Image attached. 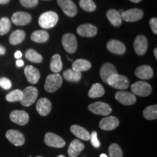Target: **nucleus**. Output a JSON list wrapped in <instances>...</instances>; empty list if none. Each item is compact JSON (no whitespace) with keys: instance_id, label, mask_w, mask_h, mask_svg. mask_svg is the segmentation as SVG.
Segmentation results:
<instances>
[{"instance_id":"obj_44","label":"nucleus","mask_w":157,"mask_h":157,"mask_svg":"<svg viewBox=\"0 0 157 157\" xmlns=\"http://www.w3.org/2000/svg\"><path fill=\"white\" fill-rule=\"evenodd\" d=\"M22 57V52L21 51H17L15 53V58L17 59H20Z\"/></svg>"},{"instance_id":"obj_25","label":"nucleus","mask_w":157,"mask_h":157,"mask_svg":"<svg viewBox=\"0 0 157 157\" xmlns=\"http://www.w3.org/2000/svg\"><path fill=\"white\" fill-rule=\"evenodd\" d=\"M92 64L85 59H77L72 63V69L78 72L87 71L91 68Z\"/></svg>"},{"instance_id":"obj_14","label":"nucleus","mask_w":157,"mask_h":157,"mask_svg":"<svg viewBox=\"0 0 157 157\" xmlns=\"http://www.w3.org/2000/svg\"><path fill=\"white\" fill-rule=\"evenodd\" d=\"M119 125V120L117 117L111 116L102 119L99 123L100 128L103 130L110 131L117 128Z\"/></svg>"},{"instance_id":"obj_7","label":"nucleus","mask_w":157,"mask_h":157,"mask_svg":"<svg viewBox=\"0 0 157 157\" xmlns=\"http://www.w3.org/2000/svg\"><path fill=\"white\" fill-rule=\"evenodd\" d=\"M62 44L65 50L68 53L73 54L77 50V40L72 34H66L62 38Z\"/></svg>"},{"instance_id":"obj_4","label":"nucleus","mask_w":157,"mask_h":157,"mask_svg":"<svg viewBox=\"0 0 157 157\" xmlns=\"http://www.w3.org/2000/svg\"><path fill=\"white\" fill-rule=\"evenodd\" d=\"M38 95V90L36 87L29 86V87H25L23 91V97L20 102L23 106L29 107L35 103Z\"/></svg>"},{"instance_id":"obj_49","label":"nucleus","mask_w":157,"mask_h":157,"mask_svg":"<svg viewBox=\"0 0 157 157\" xmlns=\"http://www.w3.org/2000/svg\"><path fill=\"white\" fill-rule=\"evenodd\" d=\"M58 157H65L63 155H59V156H58Z\"/></svg>"},{"instance_id":"obj_48","label":"nucleus","mask_w":157,"mask_h":157,"mask_svg":"<svg viewBox=\"0 0 157 157\" xmlns=\"http://www.w3.org/2000/svg\"><path fill=\"white\" fill-rule=\"evenodd\" d=\"M100 157H108L107 156V155L106 154H102L101 156H100Z\"/></svg>"},{"instance_id":"obj_47","label":"nucleus","mask_w":157,"mask_h":157,"mask_svg":"<svg viewBox=\"0 0 157 157\" xmlns=\"http://www.w3.org/2000/svg\"><path fill=\"white\" fill-rule=\"evenodd\" d=\"M130 2H134V3H138L140 2L141 0H129Z\"/></svg>"},{"instance_id":"obj_32","label":"nucleus","mask_w":157,"mask_h":157,"mask_svg":"<svg viewBox=\"0 0 157 157\" xmlns=\"http://www.w3.org/2000/svg\"><path fill=\"white\" fill-rule=\"evenodd\" d=\"M143 117L148 120H154L157 118V105H152L146 107L143 111Z\"/></svg>"},{"instance_id":"obj_11","label":"nucleus","mask_w":157,"mask_h":157,"mask_svg":"<svg viewBox=\"0 0 157 157\" xmlns=\"http://www.w3.org/2000/svg\"><path fill=\"white\" fill-rule=\"evenodd\" d=\"M57 2L67 16L72 17L77 14V7L72 0H57Z\"/></svg>"},{"instance_id":"obj_40","label":"nucleus","mask_w":157,"mask_h":157,"mask_svg":"<svg viewBox=\"0 0 157 157\" xmlns=\"http://www.w3.org/2000/svg\"><path fill=\"white\" fill-rule=\"evenodd\" d=\"M0 87L4 90H10L12 87L10 80L6 77L0 78Z\"/></svg>"},{"instance_id":"obj_29","label":"nucleus","mask_w":157,"mask_h":157,"mask_svg":"<svg viewBox=\"0 0 157 157\" xmlns=\"http://www.w3.org/2000/svg\"><path fill=\"white\" fill-rule=\"evenodd\" d=\"M104 94H105V90L103 86L99 83L94 84L88 92V96L90 98L102 97L104 95Z\"/></svg>"},{"instance_id":"obj_41","label":"nucleus","mask_w":157,"mask_h":157,"mask_svg":"<svg viewBox=\"0 0 157 157\" xmlns=\"http://www.w3.org/2000/svg\"><path fill=\"white\" fill-rule=\"evenodd\" d=\"M150 26L151 28L153 33L155 34H157V19L156 17H153L150 20Z\"/></svg>"},{"instance_id":"obj_24","label":"nucleus","mask_w":157,"mask_h":157,"mask_svg":"<svg viewBox=\"0 0 157 157\" xmlns=\"http://www.w3.org/2000/svg\"><path fill=\"white\" fill-rule=\"evenodd\" d=\"M71 132L73 133L76 137L81 139V140L86 141L90 140V132H88L87 129L79 126V125H72L71 127Z\"/></svg>"},{"instance_id":"obj_2","label":"nucleus","mask_w":157,"mask_h":157,"mask_svg":"<svg viewBox=\"0 0 157 157\" xmlns=\"http://www.w3.org/2000/svg\"><path fill=\"white\" fill-rule=\"evenodd\" d=\"M58 21V15L53 11H48L40 15L39 24L43 29H52Z\"/></svg>"},{"instance_id":"obj_19","label":"nucleus","mask_w":157,"mask_h":157,"mask_svg":"<svg viewBox=\"0 0 157 157\" xmlns=\"http://www.w3.org/2000/svg\"><path fill=\"white\" fill-rule=\"evenodd\" d=\"M107 49L113 54L123 55L126 52V47L120 41L112 39L107 43Z\"/></svg>"},{"instance_id":"obj_30","label":"nucleus","mask_w":157,"mask_h":157,"mask_svg":"<svg viewBox=\"0 0 157 157\" xmlns=\"http://www.w3.org/2000/svg\"><path fill=\"white\" fill-rule=\"evenodd\" d=\"M63 77L68 82H77L80 81L82 78V73L81 72L76 71L73 69H67L65 71L63 74Z\"/></svg>"},{"instance_id":"obj_6","label":"nucleus","mask_w":157,"mask_h":157,"mask_svg":"<svg viewBox=\"0 0 157 157\" xmlns=\"http://www.w3.org/2000/svg\"><path fill=\"white\" fill-rule=\"evenodd\" d=\"M88 109L90 112L98 115L108 116L112 111V109L109 104L103 102H95L91 103L88 106Z\"/></svg>"},{"instance_id":"obj_13","label":"nucleus","mask_w":157,"mask_h":157,"mask_svg":"<svg viewBox=\"0 0 157 157\" xmlns=\"http://www.w3.org/2000/svg\"><path fill=\"white\" fill-rule=\"evenodd\" d=\"M115 98L119 103L124 105H133L136 102V96L129 92H117L115 95Z\"/></svg>"},{"instance_id":"obj_36","label":"nucleus","mask_w":157,"mask_h":157,"mask_svg":"<svg viewBox=\"0 0 157 157\" xmlns=\"http://www.w3.org/2000/svg\"><path fill=\"white\" fill-rule=\"evenodd\" d=\"M79 6L87 12H93L96 10V5L93 0H80Z\"/></svg>"},{"instance_id":"obj_16","label":"nucleus","mask_w":157,"mask_h":157,"mask_svg":"<svg viewBox=\"0 0 157 157\" xmlns=\"http://www.w3.org/2000/svg\"><path fill=\"white\" fill-rule=\"evenodd\" d=\"M134 49L138 56H143L146 52L148 49L147 38L143 35H139L135 39Z\"/></svg>"},{"instance_id":"obj_12","label":"nucleus","mask_w":157,"mask_h":157,"mask_svg":"<svg viewBox=\"0 0 157 157\" xmlns=\"http://www.w3.org/2000/svg\"><path fill=\"white\" fill-rule=\"evenodd\" d=\"M7 139L15 146H21L25 143V137L22 132L16 129H10L6 132Z\"/></svg>"},{"instance_id":"obj_3","label":"nucleus","mask_w":157,"mask_h":157,"mask_svg":"<svg viewBox=\"0 0 157 157\" xmlns=\"http://www.w3.org/2000/svg\"><path fill=\"white\" fill-rule=\"evenodd\" d=\"M63 84V78L61 75L58 73H54L48 76L44 84V89L50 93H55L61 87Z\"/></svg>"},{"instance_id":"obj_46","label":"nucleus","mask_w":157,"mask_h":157,"mask_svg":"<svg viewBox=\"0 0 157 157\" xmlns=\"http://www.w3.org/2000/svg\"><path fill=\"white\" fill-rule=\"evenodd\" d=\"M154 54L155 58H156V59H157V49H156V48H155V49H154Z\"/></svg>"},{"instance_id":"obj_42","label":"nucleus","mask_w":157,"mask_h":157,"mask_svg":"<svg viewBox=\"0 0 157 157\" xmlns=\"http://www.w3.org/2000/svg\"><path fill=\"white\" fill-rule=\"evenodd\" d=\"M6 52V48L2 45H0V56L5 55Z\"/></svg>"},{"instance_id":"obj_26","label":"nucleus","mask_w":157,"mask_h":157,"mask_svg":"<svg viewBox=\"0 0 157 157\" xmlns=\"http://www.w3.org/2000/svg\"><path fill=\"white\" fill-rule=\"evenodd\" d=\"M107 18L114 26H119L122 23V19L121 17V13L116 10H109L106 13Z\"/></svg>"},{"instance_id":"obj_33","label":"nucleus","mask_w":157,"mask_h":157,"mask_svg":"<svg viewBox=\"0 0 157 157\" xmlns=\"http://www.w3.org/2000/svg\"><path fill=\"white\" fill-rule=\"evenodd\" d=\"M25 56L27 60H29V61L33 63H41L43 60L42 56L39 53H38L36 51L32 50V49H29V50H27L25 52Z\"/></svg>"},{"instance_id":"obj_9","label":"nucleus","mask_w":157,"mask_h":157,"mask_svg":"<svg viewBox=\"0 0 157 157\" xmlns=\"http://www.w3.org/2000/svg\"><path fill=\"white\" fill-rule=\"evenodd\" d=\"M44 143L47 146L53 148H63L66 145V142L59 135L52 132L46 133L44 136Z\"/></svg>"},{"instance_id":"obj_20","label":"nucleus","mask_w":157,"mask_h":157,"mask_svg":"<svg viewBox=\"0 0 157 157\" xmlns=\"http://www.w3.org/2000/svg\"><path fill=\"white\" fill-rule=\"evenodd\" d=\"M24 74L28 82L31 84H36L40 78L39 71L32 66H25Z\"/></svg>"},{"instance_id":"obj_8","label":"nucleus","mask_w":157,"mask_h":157,"mask_svg":"<svg viewBox=\"0 0 157 157\" xmlns=\"http://www.w3.org/2000/svg\"><path fill=\"white\" fill-rule=\"evenodd\" d=\"M143 16V10L138 8L127 10L121 13V19L126 22H136L142 19Z\"/></svg>"},{"instance_id":"obj_45","label":"nucleus","mask_w":157,"mask_h":157,"mask_svg":"<svg viewBox=\"0 0 157 157\" xmlns=\"http://www.w3.org/2000/svg\"><path fill=\"white\" fill-rule=\"evenodd\" d=\"M10 2V0H0V5H6Z\"/></svg>"},{"instance_id":"obj_28","label":"nucleus","mask_w":157,"mask_h":157,"mask_svg":"<svg viewBox=\"0 0 157 157\" xmlns=\"http://www.w3.org/2000/svg\"><path fill=\"white\" fill-rule=\"evenodd\" d=\"M25 33L23 30H16L12 33L10 36L9 42L12 45L21 44L25 39Z\"/></svg>"},{"instance_id":"obj_50","label":"nucleus","mask_w":157,"mask_h":157,"mask_svg":"<svg viewBox=\"0 0 157 157\" xmlns=\"http://www.w3.org/2000/svg\"><path fill=\"white\" fill-rule=\"evenodd\" d=\"M36 157H42V156H36Z\"/></svg>"},{"instance_id":"obj_34","label":"nucleus","mask_w":157,"mask_h":157,"mask_svg":"<svg viewBox=\"0 0 157 157\" xmlns=\"http://www.w3.org/2000/svg\"><path fill=\"white\" fill-rule=\"evenodd\" d=\"M11 28V22L8 17H2L0 20V35L3 36L9 32Z\"/></svg>"},{"instance_id":"obj_21","label":"nucleus","mask_w":157,"mask_h":157,"mask_svg":"<svg viewBox=\"0 0 157 157\" xmlns=\"http://www.w3.org/2000/svg\"><path fill=\"white\" fill-rule=\"evenodd\" d=\"M135 74L137 78L143 80L149 79L154 76V71H153L152 68L147 65H143V66L137 67L135 69Z\"/></svg>"},{"instance_id":"obj_22","label":"nucleus","mask_w":157,"mask_h":157,"mask_svg":"<svg viewBox=\"0 0 157 157\" xmlns=\"http://www.w3.org/2000/svg\"><path fill=\"white\" fill-rule=\"evenodd\" d=\"M115 74H117V68L113 64L110 63H104L101 68V71H100V76L104 82H106L108 78L110 76Z\"/></svg>"},{"instance_id":"obj_31","label":"nucleus","mask_w":157,"mask_h":157,"mask_svg":"<svg viewBox=\"0 0 157 157\" xmlns=\"http://www.w3.org/2000/svg\"><path fill=\"white\" fill-rule=\"evenodd\" d=\"M63 63L61 58L58 54H56L52 56L50 62V69L53 73H59L62 70Z\"/></svg>"},{"instance_id":"obj_39","label":"nucleus","mask_w":157,"mask_h":157,"mask_svg":"<svg viewBox=\"0 0 157 157\" xmlns=\"http://www.w3.org/2000/svg\"><path fill=\"white\" fill-rule=\"evenodd\" d=\"M90 139L93 147H95V148H99L100 146H101V143H100V141L98 140V134L96 131H93V132L90 134Z\"/></svg>"},{"instance_id":"obj_1","label":"nucleus","mask_w":157,"mask_h":157,"mask_svg":"<svg viewBox=\"0 0 157 157\" xmlns=\"http://www.w3.org/2000/svg\"><path fill=\"white\" fill-rule=\"evenodd\" d=\"M106 82L111 87L121 90L127 89L129 85V82L127 77L118 73L110 76Z\"/></svg>"},{"instance_id":"obj_18","label":"nucleus","mask_w":157,"mask_h":157,"mask_svg":"<svg viewBox=\"0 0 157 157\" xmlns=\"http://www.w3.org/2000/svg\"><path fill=\"white\" fill-rule=\"evenodd\" d=\"M78 34L84 37H93L95 36L98 33V29L95 25L87 23V24H82L77 28Z\"/></svg>"},{"instance_id":"obj_10","label":"nucleus","mask_w":157,"mask_h":157,"mask_svg":"<svg viewBox=\"0 0 157 157\" xmlns=\"http://www.w3.org/2000/svg\"><path fill=\"white\" fill-rule=\"evenodd\" d=\"M10 119L20 126H24L29 122V116L28 113L23 110H14L10 114Z\"/></svg>"},{"instance_id":"obj_17","label":"nucleus","mask_w":157,"mask_h":157,"mask_svg":"<svg viewBox=\"0 0 157 157\" xmlns=\"http://www.w3.org/2000/svg\"><path fill=\"white\" fill-rule=\"evenodd\" d=\"M36 109L39 115L42 117H46L50 113L51 109H52V104L48 98H42L37 102Z\"/></svg>"},{"instance_id":"obj_23","label":"nucleus","mask_w":157,"mask_h":157,"mask_svg":"<svg viewBox=\"0 0 157 157\" xmlns=\"http://www.w3.org/2000/svg\"><path fill=\"white\" fill-rule=\"evenodd\" d=\"M84 149V145L78 140H73L68 149V154L70 157H76Z\"/></svg>"},{"instance_id":"obj_27","label":"nucleus","mask_w":157,"mask_h":157,"mask_svg":"<svg viewBox=\"0 0 157 157\" xmlns=\"http://www.w3.org/2000/svg\"><path fill=\"white\" fill-rule=\"evenodd\" d=\"M49 34L46 31L38 30L33 32L31 35V39L33 42L36 43L46 42L49 39Z\"/></svg>"},{"instance_id":"obj_35","label":"nucleus","mask_w":157,"mask_h":157,"mask_svg":"<svg viewBox=\"0 0 157 157\" xmlns=\"http://www.w3.org/2000/svg\"><path fill=\"white\" fill-rule=\"evenodd\" d=\"M23 97V91L20 90H15L6 95V100L8 102L21 101Z\"/></svg>"},{"instance_id":"obj_5","label":"nucleus","mask_w":157,"mask_h":157,"mask_svg":"<svg viewBox=\"0 0 157 157\" xmlns=\"http://www.w3.org/2000/svg\"><path fill=\"white\" fill-rule=\"evenodd\" d=\"M131 91L135 95L140 96V97H147L151 93L152 88L151 86L147 82L138 81L132 84Z\"/></svg>"},{"instance_id":"obj_15","label":"nucleus","mask_w":157,"mask_h":157,"mask_svg":"<svg viewBox=\"0 0 157 157\" xmlns=\"http://www.w3.org/2000/svg\"><path fill=\"white\" fill-rule=\"evenodd\" d=\"M11 20L15 25L23 26L31 23V15L24 12H17L12 15Z\"/></svg>"},{"instance_id":"obj_38","label":"nucleus","mask_w":157,"mask_h":157,"mask_svg":"<svg viewBox=\"0 0 157 157\" xmlns=\"http://www.w3.org/2000/svg\"><path fill=\"white\" fill-rule=\"evenodd\" d=\"M20 2L23 7L27 8H32L38 5V0H20Z\"/></svg>"},{"instance_id":"obj_43","label":"nucleus","mask_w":157,"mask_h":157,"mask_svg":"<svg viewBox=\"0 0 157 157\" xmlns=\"http://www.w3.org/2000/svg\"><path fill=\"white\" fill-rule=\"evenodd\" d=\"M16 65L18 67H21V66H23L24 65V62L22 60H21V59H17V60L16 61Z\"/></svg>"},{"instance_id":"obj_37","label":"nucleus","mask_w":157,"mask_h":157,"mask_svg":"<svg viewBox=\"0 0 157 157\" xmlns=\"http://www.w3.org/2000/svg\"><path fill=\"white\" fill-rule=\"evenodd\" d=\"M109 157H123V152L121 147L117 143H112L109 148Z\"/></svg>"}]
</instances>
